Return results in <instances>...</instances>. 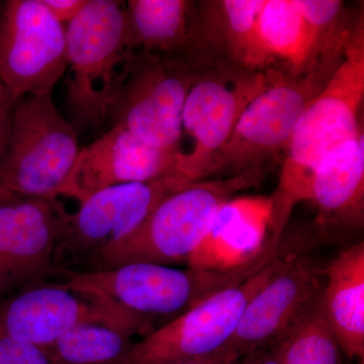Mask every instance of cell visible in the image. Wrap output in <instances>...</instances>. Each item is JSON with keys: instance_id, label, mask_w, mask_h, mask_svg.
Returning <instances> with one entry per match:
<instances>
[{"instance_id": "83f0119b", "label": "cell", "mask_w": 364, "mask_h": 364, "mask_svg": "<svg viewBox=\"0 0 364 364\" xmlns=\"http://www.w3.org/2000/svg\"><path fill=\"white\" fill-rule=\"evenodd\" d=\"M13 104L14 102H11V98L7 95L6 91L4 90L1 81H0V114Z\"/></svg>"}, {"instance_id": "5bb4252c", "label": "cell", "mask_w": 364, "mask_h": 364, "mask_svg": "<svg viewBox=\"0 0 364 364\" xmlns=\"http://www.w3.org/2000/svg\"><path fill=\"white\" fill-rule=\"evenodd\" d=\"M181 153L157 149L126 129L112 126L100 139L80 149L62 196L82 203L112 186L177 176Z\"/></svg>"}, {"instance_id": "f546056e", "label": "cell", "mask_w": 364, "mask_h": 364, "mask_svg": "<svg viewBox=\"0 0 364 364\" xmlns=\"http://www.w3.org/2000/svg\"><path fill=\"white\" fill-rule=\"evenodd\" d=\"M2 4H4V2L0 1V13H1Z\"/></svg>"}, {"instance_id": "44dd1931", "label": "cell", "mask_w": 364, "mask_h": 364, "mask_svg": "<svg viewBox=\"0 0 364 364\" xmlns=\"http://www.w3.org/2000/svg\"><path fill=\"white\" fill-rule=\"evenodd\" d=\"M135 333L109 323H83L46 349L52 364H117L135 344Z\"/></svg>"}, {"instance_id": "5b68a950", "label": "cell", "mask_w": 364, "mask_h": 364, "mask_svg": "<svg viewBox=\"0 0 364 364\" xmlns=\"http://www.w3.org/2000/svg\"><path fill=\"white\" fill-rule=\"evenodd\" d=\"M344 47L326 50L306 74L274 81L254 98L215 157L212 177L226 178L265 170L284 154L306 107L338 67Z\"/></svg>"}, {"instance_id": "ac0fdd59", "label": "cell", "mask_w": 364, "mask_h": 364, "mask_svg": "<svg viewBox=\"0 0 364 364\" xmlns=\"http://www.w3.org/2000/svg\"><path fill=\"white\" fill-rule=\"evenodd\" d=\"M310 202L318 227L359 229L364 223V132L318 165Z\"/></svg>"}, {"instance_id": "4316f807", "label": "cell", "mask_w": 364, "mask_h": 364, "mask_svg": "<svg viewBox=\"0 0 364 364\" xmlns=\"http://www.w3.org/2000/svg\"><path fill=\"white\" fill-rule=\"evenodd\" d=\"M265 353L263 351H257L255 353L250 354V355L244 356L239 360L233 364H261L263 358H264Z\"/></svg>"}, {"instance_id": "277c9868", "label": "cell", "mask_w": 364, "mask_h": 364, "mask_svg": "<svg viewBox=\"0 0 364 364\" xmlns=\"http://www.w3.org/2000/svg\"><path fill=\"white\" fill-rule=\"evenodd\" d=\"M66 46L70 123L77 133L100 128L109 119L135 51L124 2L90 0L67 25Z\"/></svg>"}, {"instance_id": "7402d4cb", "label": "cell", "mask_w": 364, "mask_h": 364, "mask_svg": "<svg viewBox=\"0 0 364 364\" xmlns=\"http://www.w3.org/2000/svg\"><path fill=\"white\" fill-rule=\"evenodd\" d=\"M284 364H341L340 346L323 308L321 294L274 347Z\"/></svg>"}, {"instance_id": "9a60e30c", "label": "cell", "mask_w": 364, "mask_h": 364, "mask_svg": "<svg viewBox=\"0 0 364 364\" xmlns=\"http://www.w3.org/2000/svg\"><path fill=\"white\" fill-rule=\"evenodd\" d=\"M267 0L193 1L188 46L181 57L193 70H254L256 25Z\"/></svg>"}, {"instance_id": "d4e9b609", "label": "cell", "mask_w": 364, "mask_h": 364, "mask_svg": "<svg viewBox=\"0 0 364 364\" xmlns=\"http://www.w3.org/2000/svg\"><path fill=\"white\" fill-rule=\"evenodd\" d=\"M240 358L238 354L229 350V349L224 348L214 354H210V355L179 361V363L173 364H233Z\"/></svg>"}, {"instance_id": "8fae6325", "label": "cell", "mask_w": 364, "mask_h": 364, "mask_svg": "<svg viewBox=\"0 0 364 364\" xmlns=\"http://www.w3.org/2000/svg\"><path fill=\"white\" fill-rule=\"evenodd\" d=\"M67 67L66 26L41 0L4 1L0 81L11 102L52 95Z\"/></svg>"}, {"instance_id": "3957f363", "label": "cell", "mask_w": 364, "mask_h": 364, "mask_svg": "<svg viewBox=\"0 0 364 364\" xmlns=\"http://www.w3.org/2000/svg\"><path fill=\"white\" fill-rule=\"evenodd\" d=\"M265 170L242 176L191 182L169 193L134 233L100 255L93 272L130 263L172 267L191 262L207 241L225 203L262 181Z\"/></svg>"}, {"instance_id": "8992f818", "label": "cell", "mask_w": 364, "mask_h": 364, "mask_svg": "<svg viewBox=\"0 0 364 364\" xmlns=\"http://www.w3.org/2000/svg\"><path fill=\"white\" fill-rule=\"evenodd\" d=\"M79 152L78 133L60 114L52 95L18 98L0 148V188L55 200Z\"/></svg>"}, {"instance_id": "7c38bea8", "label": "cell", "mask_w": 364, "mask_h": 364, "mask_svg": "<svg viewBox=\"0 0 364 364\" xmlns=\"http://www.w3.org/2000/svg\"><path fill=\"white\" fill-rule=\"evenodd\" d=\"M65 215L57 200L0 188V299L55 279L65 282L55 263Z\"/></svg>"}, {"instance_id": "2e32d148", "label": "cell", "mask_w": 364, "mask_h": 364, "mask_svg": "<svg viewBox=\"0 0 364 364\" xmlns=\"http://www.w3.org/2000/svg\"><path fill=\"white\" fill-rule=\"evenodd\" d=\"M318 275L310 258H284L279 270L246 306L225 348L244 358L277 343L320 294Z\"/></svg>"}, {"instance_id": "9c48e42d", "label": "cell", "mask_w": 364, "mask_h": 364, "mask_svg": "<svg viewBox=\"0 0 364 364\" xmlns=\"http://www.w3.org/2000/svg\"><path fill=\"white\" fill-rule=\"evenodd\" d=\"M282 256L237 286L228 287L135 342L117 364H173L222 350L250 299L282 265Z\"/></svg>"}, {"instance_id": "f1b7e54d", "label": "cell", "mask_w": 364, "mask_h": 364, "mask_svg": "<svg viewBox=\"0 0 364 364\" xmlns=\"http://www.w3.org/2000/svg\"><path fill=\"white\" fill-rule=\"evenodd\" d=\"M261 364H284L282 363V359H280L279 353H277V349H273L269 354H265L264 358H263Z\"/></svg>"}, {"instance_id": "d6986e66", "label": "cell", "mask_w": 364, "mask_h": 364, "mask_svg": "<svg viewBox=\"0 0 364 364\" xmlns=\"http://www.w3.org/2000/svg\"><path fill=\"white\" fill-rule=\"evenodd\" d=\"M323 308L348 358L364 355V242L344 249L327 269Z\"/></svg>"}, {"instance_id": "30bf717a", "label": "cell", "mask_w": 364, "mask_h": 364, "mask_svg": "<svg viewBox=\"0 0 364 364\" xmlns=\"http://www.w3.org/2000/svg\"><path fill=\"white\" fill-rule=\"evenodd\" d=\"M262 73L205 69L196 71L182 112V132L193 142L181 153L177 176L191 182L212 177L213 165L247 105L272 85Z\"/></svg>"}, {"instance_id": "7a4b0ae2", "label": "cell", "mask_w": 364, "mask_h": 364, "mask_svg": "<svg viewBox=\"0 0 364 364\" xmlns=\"http://www.w3.org/2000/svg\"><path fill=\"white\" fill-rule=\"evenodd\" d=\"M277 256V249L267 245L239 264L227 268L179 269L136 262L70 275L65 282L105 299L138 328L143 338L157 329L158 321L164 320L165 324L219 291L245 282Z\"/></svg>"}, {"instance_id": "603a6c76", "label": "cell", "mask_w": 364, "mask_h": 364, "mask_svg": "<svg viewBox=\"0 0 364 364\" xmlns=\"http://www.w3.org/2000/svg\"><path fill=\"white\" fill-rule=\"evenodd\" d=\"M0 364H52L45 349L0 331Z\"/></svg>"}, {"instance_id": "6da1fadb", "label": "cell", "mask_w": 364, "mask_h": 364, "mask_svg": "<svg viewBox=\"0 0 364 364\" xmlns=\"http://www.w3.org/2000/svg\"><path fill=\"white\" fill-rule=\"evenodd\" d=\"M364 18L349 33L338 67L306 107L282 160L274 193L270 196V241L279 244L294 208L310 200L318 165L330 153L363 133Z\"/></svg>"}, {"instance_id": "4fadbf2b", "label": "cell", "mask_w": 364, "mask_h": 364, "mask_svg": "<svg viewBox=\"0 0 364 364\" xmlns=\"http://www.w3.org/2000/svg\"><path fill=\"white\" fill-rule=\"evenodd\" d=\"M90 322L122 326L140 336L104 299L65 282H45L0 299V331L45 350L72 328Z\"/></svg>"}, {"instance_id": "484cf974", "label": "cell", "mask_w": 364, "mask_h": 364, "mask_svg": "<svg viewBox=\"0 0 364 364\" xmlns=\"http://www.w3.org/2000/svg\"><path fill=\"white\" fill-rule=\"evenodd\" d=\"M13 105H11V107H7L6 111L0 114V148H1L4 136H6L7 126H9V114H11V109Z\"/></svg>"}, {"instance_id": "ffe728a7", "label": "cell", "mask_w": 364, "mask_h": 364, "mask_svg": "<svg viewBox=\"0 0 364 364\" xmlns=\"http://www.w3.org/2000/svg\"><path fill=\"white\" fill-rule=\"evenodd\" d=\"M193 1L129 0L127 25L135 50L181 56L188 42Z\"/></svg>"}, {"instance_id": "cb8c5ba5", "label": "cell", "mask_w": 364, "mask_h": 364, "mask_svg": "<svg viewBox=\"0 0 364 364\" xmlns=\"http://www.w3.org/2000/svg\"><path fill=\"white\" fill-rule=\"evenodd\" d=\"M41 1L59 23L62 25L64 23L69 25L72 21L77 18L78 14L83 11L90 0H41Z\"/></svg>"}, {"instance_id": "e0dca14e", "label": "cell", "mask_w": 364, "mask_h": 364, "mask_svg": "<svg viewBox=\"0 0 364 364\" xmlns=\"http://www.w3.org/2000/svg\"><path fill=\"white\" fill-rule=\"evenodd\" d=\"M320 55L317 40L294 0H267L256 25V73L272 82L299 77Z\"/></svg>"}, {"instance_id": "52a82bcc", "label": "cell", "mask_w": 364, "mask_h": 364, "mask_svg": "<svg viewBox=\"0 0 364 364\" xmlns=\"http://www.w3.org/2000/svg\"><path fill=\"white\" fill-rule=\"evenodd\" d=\"M188 183L183 177L169 176L119 184L91 196L77 212L64 217L55 253L57 267L66 279L92 272L107 249L134 233L165 196Z\"/></svg>"}, {"instance_id": "ba28073f", "label": "cell", "mask_w": 364, "mask_h": 364, "mask_svg": "<svg viewBox=\"0 0 364 364\" xmlns=\"http://www.w3.org/2000/svg\"><path fill=\"white\" fill-rule=\"evenodd\" d=\"M196 74L181 56L135 50L109 112L112 126L157 149L182 152V112Z\"/></svg>"}]
</instances>
